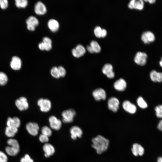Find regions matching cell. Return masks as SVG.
Listing matches in <instances>:
<instances>
[{
    "label": "cell",
    "mask_w": 162,
    "mask_h": 162,
    "mask_svg": "<svg viewBox=\"0 0 162 162\" xmlns=\"http://www.w3.org/2000/svg\"><path fill=\"white\" fill-rule=\"evenodd\" d=\"M122 107L125 111L131 114L135 113L136 111L135 105L128 100H125L123 102Z\"/></svg>",
    "instance_id": "9a60e30c"
},
{
    "label": "cell",
    "mask_w": 162,
    "mask_h": 162,
    "mask_svg": "<svg viewBox=\"0 0 162 162\" xmlns=\"http://www.w3.org/2000/svg\"><path fill=\"white\" fill-rule=\"evenodd\" d=\"M49 121L50 128L56 130H59L62 125L61 121L54 116H51L49 119Z\"/></svg>",
    "instance_id": "5b68a950"
},
{
    "label": "cell",
    "mask_w": 162,
    "mask_h": 162,
    "mask_svg": "<svg viewBox=\"0 0 162 162\" xmlns=\"http://www.w3.org/2000/svg\"><path fill=\"white\" fill-rule=\"evenodd\" d=\"M107 34V31L105 29H102L101 34V38H104Z\"/></svg>",
    "instance_id": "ee69618b"
},
{
    "label": "cell",
    "mask_w": 162,
    "mask_h": 162,
    "mask_svg": "<svg viewBox=\"0 0 162 162\" xmlns=\"http://www.w3.org/2000/svg\"><path fill=\"white\" fill-rule=\"evenodd\" d=\"M119 104L118 100L115 97L110 98L108 101L109 109L114 112H116L117 111L119 107Z\"/></svg>",
    "instance_id": "8fae6325"
},
{
    "label": "cell",
    "mask_w": 162,
    "mask_h": 162,
    "mask_svg": "<svg viewBox=\"0 0 162 162\" xmlns=\"http://www.w3.org/2000/svg\"><path fill=\"white\" fill-rule=\"evenodd\" d=\"M26 128L28 132L31 135L36 136L38 135L39 127L37 123L28 122L26 124Z\"/></svg>",
    "instance_id": "8992f818"
},
{
    "label": "cell",
    "mask_w": 162,
    "mask_h": 162,
    "mask_svg": "<svg viewBox=\"0 0 162 162\" xmlns=\"http://www.w3.org/2000/svg\"><path fill=\"white\" fill-rule=\"evenodd\" d=\"M159 64L160 66L162 68V61L160 60L159 62Z\"/></svg>",
    "instance_id": "681fc988"
},
{
    "label": "cell",
    "mask_w": 162,
    "mask_h": 162,
    "mask_svg": "<svg viewBox=\"0 0 162 162\" xmlns=\"http://www.w3.org/2000/svg\"><path fill=\"white\" fill-rule=\"evenodd\" d=\"M5 151L9 155L14 156L16 155L19 152L20 147L10 146L6 148Z\"/></svg>",
    "instance_id": "cb8c5ba5"
},
{
    "label": "cell",
    "mask_w": 162,
    "mask_h": 162,
    "mask_svg": "<svg viewBox=\"0 0 162 162\" xmlns=\"http://www.w3.org/2000/svg\"><path fill=\"white\" fill-rule=\"evenodd\" d=\"M7 143L10 146H20L18 142L15 139H9L8 140Z\"/></svg>",
    "instance_id": "8d00e7d4"
},
{
    "label": "cell",
    "mask_w": 162,
    "mask_h": 162,
    "mask_svg": "<svg viewBox=\"0 0 162 162\" xmlns=\"http://www.w3.org/2000/svg\"><path fill=\"white\" fill-rule=\"evenodd\" d=\"M158 129L162 131V119L160 120L157 125Z\"/></svg>",
    "instance_id": "7bdbcfd3"
},
{
    "label": "cell",
    "mask_w": 162,
    "mask_h": 162,
    "mask_svg": "<svg viewBox=\"0 0 162 162\" xmlns=\"http://www.w3.org/2000/svg\"><path fill=\"white\" fill-rule=\"evenodd\" d=\"M58 69L60 77H64L65 76L66 73L65 69L61 66H58Z\"/></svg>",
    "instance_id": "d590c367"
},
{
    "label": "cell",
    "mask_w": 162,
    "mask_h": 162,
    "mask_svg": "<svg viewBox=\"0 0 162 162\" xmlns=\"http://www.w3.org/2000/svg\"><path fill=\"white\" fill-rule=\"evenodd\" d=\"M155 114L157 117L162 119V104H159L154 108Z\"/></svg>",
    "instance_id": "d6a6232c"
},
{
    "label": "cell",
    "mask_w": 162,
    "mask_h": 162,
    "mask_svg": "<svg viewBox=\"0 0 162 162\" xmlns=\"http://www.w3.org/2000/svg\"><path fill=\"white\" fill-rule=\"evenodd\" d=\"M43 150L44 152V156L48 158L52 155L55 152V149L53 146L49 143H45L43 146Z\"/></svg>",
    "instance_id": "ac0fdd59"
},
{
    "label": "cell",
    "mask_w": 162,
    "mask_h": 162,
    "mask_svg": "<svg viewBox=\"0 0 162 162\" xmlns=\"http://www.w3.org/2000/svg\"><path fill=\"white\" fill-rule=\"evenodd\" d=\"M161 60L162 61V57H161Z\"/></svg>",
    "instance_id": "f907efd6"
},
{
    "label": "cell",
    "mask_w": 162,
    "mask_h": 162,
    "mask_svg": "<svg viewBox=\"0 0 162 162\" xmlns=\"http://www.w3.org/2000/svg\"><path fill=\"white\" fill-rule=\"evenodd\" d=\"M20 162H34V161L29 155L26 154L24 157L21 159Z\"/></svg>",
    "instance_id": "74e56055"
},
{
    "label": "cell",
    "mask_w": 162,
    "mask_h": 162,
    "mask_svg": "<svg viewBox=\"0 0 162 162\" xmlns=\"http://www.w3.org/2000/svg\"><path fill=\"white\" fill-rule=\"evenodd\" d=\"M70 131L71 134V137L74 140H76L77 137H81L82 134V129L77 126L72 127L70 128Z\"/></svg>",
    "instance_id": "2e32d148"
},
{
    "label": "cell",
    "mask_w": 162,
    "mask_h": 162,
    "mask_svg": "<svg viewBox=\"0 0 162 162\" xmlns=\"http://www.w3.org/2000/svg\"><path fill=\"white\" fill-rule=\"evenodd\" d=\"M76 115V112L73 109H70L64 110L62 114L63 122L66 123L72 122Z\"/></svg>",
    "instance_id": "7a4b0ae2"
},
{
    "label": "cell",
    "mask_w": 162,
    "mask_h": 162,
    "mask_svg": "<svg viewBox=\"0 0 162 162\" xmlns=\"http://www.w3.org/2000/svg\"><path fill=\"white\" fill-rule=\"evenodd\" d=\"M26 22L27 25L33 26L35 27L37 26L39 24L38 19L34 16H29L26 20Z\"/></svg>",
    "instance_id": "484cf974"
},
{
    "label": "cell",
    "mask_w": 162,
    "mask_h": 162,
    "mask_svg": "<svg viewBox=\"0 0 162 162\" xmlns=\"http://www.w3.org/2000/svg\"><path fill=\"white\" fill-rule=\"evenodd\" d=\"M132 152L133 154L135 156L138 155L142 156L144 153V149L140 144L134 143L133 145Z\"/></svg>",
    "instance_id": "7402d4cb"
},
{
    "label": "cell",
    "mask_w": 162,
    "mask_h": 162,
    "mask_svg": "<svg viewBox=\"0 0 162 162\" xmlns=\"http://www.w3.org/2000/svg\"><path fill=\"white\" fill-rule=\"evenodd\" d=\"M137 103L138 106L141 108H146L148 106L146 102L141 96L139 97L137 100Z\"/></svg>",
    "instance_id": "f1b7e54d"
},
{
    "label": "cell",
    "mask_w": 162,
    "mask_h": 162,
    "mask_svg": "<svg viewBox=\"0 0 162 162\" xmlns=\"http://www.w3.org/2000/svg\"><path fill=\"white\" fill-rule=\"evenodd\" d=\"M86 49H87V51L89 52L90 53H94V52L92 48V47H91V46L90 45H88L87 46Z\"/></svg>",
    "instance_id": "bcb514c9"
},
{
    "label": "cell",
    "mask_w": 162,
    "mask_h": 162,
    "mask_svg": "<svg viewBox=\"0 0 162 162\" xmlns=\"http://www.w3.org/2000/svg\"><path fill=\"white\" fill-rule=\"evenodd\" d=\"M147 57V54L145 52H138L135 55L134 61L137 64L143 66L146 63Z\"/></svg>",
    "instance_id": "277c9868"
},
{
    "label": "cell",
    "mask_w": 162,
    "mask_h": 162,
    "mask_svg": "<svg viewBox=\"0 0 162 162\" xmlns=\"http://www.w3.org/2000/svg\"><path fill=\"white\" fill-rule=\"evenodd\" d=\"M42 42L45 46V50L49 51L52 48V41L51 39L47 37H45L43 38Z\"/></svg>",
    "instance_id": "4316f807"
},
{
    "label": "cell",
    "mask_w": 162,
    "mask_h": 162,
    "mask_svg": "<svg viewBox=\"0 0 162 162\" xmlns=\"http://www.w3.org/2000/svg\"><path fill=\"white\" fill-rule=\"evenodd\" d=\"M8 2L7 0H0V6L3 9H6L8 7Z\"/></svg>",
    "instance_id": "60d3db41"
},
{
    "label": "cell",
    "mask_w": 162,
    "mask_h": 162,
    "mask_svg": "<svg viewBox=\"0 0 162 162\" xmlns=\"http://www.w3.org/2000/svg\"><path fill=\"white\" fill-rule=\"evenodd\" d=\"M128 7L131 9L142 10L144 7V2L142 0H132L129 2Z\"/></svg>",
    "instance_id": "5bb4252c"
},
{
    "label": "cell",
    "mask_w": 162,
    "mask_h": 162,
    "mask_svg": "<svg viewBox=\"0 0 162 162\" xmlns=\"http://www.w3.org/2000/svg\"><path fill=\"white\" fill-rule=\"evenodd\" d=\"M15 104L20 111L25 110L28 108V104L27 99L22 97L16 100Z\"/></svg>",
    "instance_id": "ba28073f"
},
{
    "label": "cell",
    "mask_w": 162,
    "mask_h": 162,
    "mask_svg": "<svg viewBox=\"0 0 162 162\" xmlns=\"http://www.w3.org/2000/svg\"><path fill=\"white\" fill-rule=\"evenodd\" d=\"M28 4V2L27 0H16L15 4L18 8H25Z\"/></svg>",
    "instance_id": "f546056e"
},
{
    "label": "cell",
    "mask_w": 162,
    "mask_h": 162,
    "mask_svg": "<svg viewBox=\"0 0 162 162\" xmlns=\"http://www.w3.org/2000/svg\"><path fill=\"white\" fill-rule=\"evenodd\" d=\"M102 28L99 26H96L94 29V33L96 37L98 38H101Z\"/></svg>",
    "instance_id": "e575fe53"
},
{
    "label": "cell",
    "mask_w": 162,
    "mask_h": 162,
    "mask_svg": "<svg viewBox=\"0 0 162 162\" xmlns=\"http://www.w3.org/2000/svg\"><path fill=\"white\" fill-rule=\"evenodd\" d=\"M8 77L6 74L4 72H0V85L4 86L7 82Z\"/></svg>",
    "instance_id": "1f68e13d"
},
{
    "label": "cell",
    "mask_w": 162,
    "mask_h": 162,
    "mask_svg": "<svg viewBox=\"0 0 162 162\" xmlns=\"http://www.w3.org/2000/svg\"><path fill=\"white\" fill-rule=\"evenodd\" d=\"M48 137L45 135L41 134L39 136V139L41 142L42 143H46L49 141V139Z\"/></svg>",
    "instance_id": "ab89813d"
},
{
    "label": "cell",
    "mask_w": 162,
    "mask_h": 162,
    "mask_svg": "<svg viewBox=\"0 0 162 162\" xmlns=\"http://www.w3.org/2000/svg\"><path fill=\"white\" fill-rule=\"evenodd\" d=\"M86 50L81 44H79L72 50V54L75 57L79 58L82 57L85 53Z\"/></svg>",
    "instance_id": "30bf717a"
},
{
    "label": "cell",
    "mask_w": 162,
    "mask_h": 162,
    "mask_svg": "<svg viewBox=\"0 0 162 162\" xmlns=\"http://www.w3.org/2000/svg\"><path fill=\"white\" fill-rule=\"evenodd\" d=\"M8 157L3 152L0 151V162H7Z\"/></svg>",
    "instance_id": "f35d334b"
},
{
    "label": "cell",
    "mask_w": 162,
    "mask_h": 162,
    "mask_svg": "<svg viewBox=\"0 0 162 162\" xmlns=\"http://www.w3.org/2000/svg\"><path fill=\"white\" fill-rule=\"evenodd\" d=\"M47 25L50 30L52 32H55L58 31L59 27L58 22L56 19H50L48 22Z\"/></svg>",
    "instance_id": "44dd1931"
},
{
    "label": "cell",
    "mask_w": 162,
    "mask_h": 162,
    "mask_svg": "<svg viewBox=\"0 0 162 162\" xmlns=\"http://www.w3.org/2000/svg\"><path fill=\"white\" fill-rule=\"evenodd\" d=\"M90 45L92 48L94 52L99 53L101 50V47L99 44L95 40H92Z\"/></svg>",
    "instance_id": "83f0119b"
},
{
    "label": "cell",
    "mask_w": 162,
    "mask_h": 162,
    "mask_svg": "<svg viewBox=\"0 0 162 162\" xmlns=\"http://www.w3.org/2000/svg\"><path fill=\"white\" fill-rule=\"evenodd\" d=\"M145 2H148L149 3L152 4L154 3L156 0H144Z\"/></svg>",
    "instance_id": "7dc6e473"
},
{
    "label": "cell",
    "mask_w": 162,
    "mask_h": 162,
    "mask_svg": "<svg viewBox=\"0 0 162 162\" xmlns=\"http://www.w3.org/2000/svg\"><path fill=\"white\" fill-rule=\"evenodd\" d=\"M150 77L152 81L155 82H162V73L153 70L150 73Z\"/></svg>",
    "instance_id": "e0dca14e"
},
{
    "label": "cell",
    "mask_w": 162,
    "mask_h": 162,
    "mask_svg": "<svg viewBox=\"0 0 162 162\" xmlns=\"http://www.w3.org/2000/svg\"><path fill=\"white\" fill-rule=\"evenodd\" d=\"M10 65L13 70H19L21 68L22 65V61L21 59L16 56L13 57L10 63Z\"/></svg>",
    "instance_id": "ffe728a7"
},
{
    "label": "cell",
    "mask_w": 162,
    "mask_h": 162,
    "mask_svg": "<svg viewBox=\"0 0 162 162\" xmlns=\"http://www.w3.org/2000/svg\"><path fill=\"white\" fill-rule=\"evenodd\" d=\"M27 27L28 29L30 31H34L35 30V26L31 25H27Z\"/></svg>",
    "instance_id": "f6af8a7d"
},
{
    "label": "cell",
    "mask_w": 162,
    "mask_h": 162,
    "mask_svg": "<svg viewBox=\"0 0 162 162\" xmlns=\"http://www.w3.org/2000/svg\"><path fill=\"white\" fill-rule=\"evenodd\" d=\"M42 134L45 135L48 137L50 136L52 134L51 129L47 126L43 127L41 130Z\"/></svg>",
    "instance_id": "4dcf8cb0"
},
{
    "label": "cell",
    "mask_w": 162,
    "mask_h": 162,
    "mask_svg": "<svg viewBox=\"0 0 162 162\" xmlns=\"http://www.w3.org/2000/svg\"><path fill=\"white\" fill-rule=\"evenodd\" d=\"M18 128L12 126H7L5 129V135L8 137H13L17 133Z\"/></svg>",
    "instance_id": "d4e9b609"
},
{
    "label": "cell",
    "mask_w": 162,
    "mask_h": 162,
    "mask_svg": "<svg viewBox=\"0 0 162 162\" xmlns=\"http://www.w3.org/2000/svg\"><path fill=\"white\" fill-rule=\"evenodd\" d=\"M38 46L40 50H45V46L43 42H41L39 44Z\"/></svg>",
    "instance_id": "b9f144b4"
},
{
    "label": "cell",
    "mask_w": 162,
    "mask_h": 162,
    "mask_svg": "<svg viewBox=\"0 0 162 162\" xmlns=\"http://www.w3.org/2000/svg\"><path fill=\"white\" fill-rule=\"evenodd\" d=\"M141 39L145 44H149L153 42L155 40L154 34L150 31H147L143 33L141 35Z\"/></svg>",
    "instance_id": "52a82bcc"
},
{
    "label": "cell",
    "mask_w": 162,
    "mask_h": 162,
    "mask_svg": "<svg viewBox=\"0 0 162 162\" xmlns=\"http://www.w3.org/2000/svg\"><path fill=\"white\" fill-rule=\"evenodd\" d=\"M114 87L118 91H123L126 88L127 83L124 79L120 78L115 82Z\"/></svg>",
    "instance_id": "d6986e66"
},
{
    "label": "cell",
    "mask_w": 162,
    "mask_h": 162,
    "mask_svg": "<svg viewBox=\"0 0 162 162\" xmlns=\"http://www.w3.org/2000/svg\"><path fill=\"white\" fill-rule=\"evenodd\" d=\"M113 70V67L111 64H106L103 66L102 71L103 73L106 75L108 78L112 79L115 76V73Z\"/></svg>",
    "instance_id": "4fadbf2b"
},
{
    "label": "cell",
    "mask_w": 162,
    "mask_h": 162,
    "mask_svg": "<svg viewBox=\"0 0 162 162\" xmlns=\"http://www.w3.org/2000/svg\"><path fill=\"white\" fill-rule=\"evenodd\" d=\"M92 95L95 99L98 101L101 100H105L106 98L105 91L103 88H99L93 91Z\"/></svg>",
    "instance_id": "7c38bea8"
},
{
    "label": "cell",
    "mask_w": 162,
    "mask_h": 162,
    "mask_svg": "<svg viewBox=\"0 0 162 162\" xmlns=\"http://www.w3.org/2000/svg\"><path fill=\"white\" fill-rule=\"evenodd\" d=\"M47 10L45 5L41 1L38 2L35 4L34 11L37 15H44L46 13Z\"/></svg>",
    "instance_id": "9c48e42d"
},
{
    "label": "cell",
    "mask_w": 162,
    "mask_h": 162,
    "mask_svg": "<svg viewBox=\"0 0 162 162\" xmlns=\"http://www.w3.org/2000/svg\"><path fill=\"white\" fill-rule=\"evenodd\" d=\"M50 73L52 76L55 78L58 79L60 77L58 73V67H53L51 68Z\"/></svg>",
    "instance_id": "836d02e7"
},
{
    "label": "cell",
    "mask_w": 162,
    "mask_h": 162,
    "mask_svg": "<svg viewBox=\"0 0 162 162\" xmlns=\"http://www.w3.org/2000/svg\"><path fill=\"white\" fill-rule=\"evenodd\" d=\"M92 147L95 149L97 153L101 154L106 151L109 146V141L101 135H99L92 140Z\"/></svg>",
    "instance_id": "6da1fadb"
},
{
    "label": "cell",
    "mask_w": 162,
    "mask_h": 162,
    "mask_svg": "<svg viewBox=\"0 0 162 162\" xmlns=\"http://www.w3.org/2000/svg\"><path fill=\"white\" fill-rule=\"evenodd\" d=\"M37 104L39 106L40 110L43 112L49 111L51 107V103L50 100L47 99L40 98L38 101Z\"/></svg>",
    "instance_id": "3957f363"
},
{
    "label": "cell",
    "mask_w": 162,
    "mask_h": 162,
    "mask_svg": "<svg viewBox=\"0 0 162 162\" xmlns=\"http://www.w3.org/2000/svg\"><path fill=\"white\" fill-rule=\"evenodd\" d=\"M157 162H162V157L158 158L157 159Z\"/></svg>",
    "instance_id": "c3c4849f"
},
{
    "label": "cell",
    "mask_w": 162,
    "mask_h": 162,
    "mask_svg": "<svg viewBox=\"0 0 162 162\" xmlns=\"http://www.w3.org/2000/svg\"><path fill=\"white\" fill-rule=\"evenodd\" d=\"M20 119L17 117L13 118L9 117L8 118L7 122V126H12L17 128L20 127Z\"/></svg>",
    "instance_id": "603a6c76"
}]
</instances>
